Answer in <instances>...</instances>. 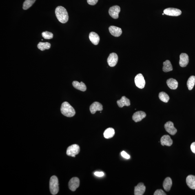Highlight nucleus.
Masks as SVG:
<instances>
[{
  "mask_svg": "<svg viewBox=\"0 0 195 195\" xmlns=\"http://www.w3.org/2000/svg\"><path fill=\"white\" fill-rule=\"evenodd\" d=\"M164 14H164V13H163V14H162V15H164Z\"/></svg>",
  "mask_w": 195,
  "mask_h": 195,
  "instance_id": "obj_35",
  "label": "nucleus"
},
{
  "mask_svg": "<svg viewBox=\"0 0 195 195\" xmlns=\"http://www.w3.org/2000/svg\"><path fill=\"white\" fill-rule=\"evenodd\" d=\"M120 12V8L118 5H114L110 7L109 11L110 16L114 19H118Z\"/></svg>",
  "mask_w": 195,
  "mask_h": 195,
  "instance_id": "obj_9",
  "label": "nucleus"
},
{
  "mask_svg": "<svg viewBox=\"0 0 195 195\" xmlns=\"http://www.w3.org/2000/svg\"><path fill=\"white\" fill-rule=\"evenodd\" d=\"M118 61V57L115 53H112L109 55L107 59V63L111 67H114L117 64Z\"/></svg>",
  "mask_w": 195,
  "mask_h": 195,
  "instance_id": "obj_8",
  "label": "nucleus"
},
{
  "mask_svg": "<svg viewBox=\"0 0 195 195\" xmlns=\"http://www.w3.org/2000/svg\"><path fill=\"white\" fill-rule=\"evenodd\" d=\"M163 71L164 72H167L173 70V67L170 61L167 60L164 62Z\"/></svg>",
  "mask_w": 195,
  "mask_h": 195,
  "instance_id": "obj_24",
  "label": "nucleus"
},
{
  "mask_svg": "<svg viewBox=\"0 0 195 195\" xmlns=\"http://www.w3.org/2000/svg\"><path fill=\"white\" fill-rule=\"evenodd\" d=\"M195 85V76H191L187 80V85L189 90H191L193 88Z\"/></svg>",
  "mask_w": 195,
  "mask_h": 195,
  "instance_id": "obj_26",
  "label": "nucleus"
},
{
  "mask_svg": "<svg viewBox=\"0 0 195 195\" xmlns=\"http://www.w3.org/2000/svg\"><path fill=\"white\" fill-rule=\"evenodd\" d=\"M55 13L56 17L60 22L64 24L68 21L69 16L68 12L64 7L61 6L56 7Z\"/></svg>",
  "mask_w": 195,
  "mask_h": 195,
  "instance_id": "obj_1",
  "label": "nucleus"
},
{
  "mask_svg": "<svg viewBox=\"0 0 195 195\" xmlns=\"http://www.w3.org/2000/svg\"><path fill=\"white\" fill-rule=\"evenodd\" d=\"M135 83L138 88L142 89L145 87V81L143 74H139L136 75L134 78Z\"/></svg>",
  "mask_w": 195,
  "mask_h": 195,
  "instance_id": "obj_5",
  "label": "nucleus"
},
{
  "mask_svg": "<svg viewBox=\"0 0 195 195\" xmlns=\"http://www.w3.org/2000/svg\"><path fill=\"white\" fill-rule=\"evenodd\" d=\"M94 174L96 176L101 177L104 175V173L102 172H94Z\"/></svg>",
  "mask_w": 195,
  "mask_h": 195,
  "instance_id": "obj_33",
  "label": "nucleus"
},
{
  "mask_svg": "<svg viewBox=\"0 0 195 195\" xmlns=\"http://www.w3.org/2000/svg\"><path fill=\"white\" fill-rule=\"evenodd\" d=\"M80 147L77 144H74L68 147L67 150V154L69 156L75 157V156L79 153Z\"/></svg>",
  "mask_w": 195,
  "mask_h": 195,
  "instance_id": "obj_4",
  "label": "nucleus"
},
{
  "mask_svg": "<svg viewBox=\"0 0 195 195\" xmlns=\"http://www.w3.org/2000/svg\"><path fill=\"white\" fill-rule=\"evenodd\" d=\"M190 149L192 152L195 154V142H194L191 144Z\"/></svg>",
  "mask_w": 195,
  "mask_h": 195,
  "instance_id": "obj_34",
  "label": "nucleus"
},
{
  "mask_svg": "<svg viewBox=\"0 0 195 195\" xmlns=\"http://www.w3.org/2000/svg\"><path fill=\"white\" fill-rule=\"evenodd\" d=\"M172 185V179L169 177H167L165 178L163 182V188L166 191L169 192L171 190Z\"/></svg>",
  "mask_w": 195,
  "mask_h": 195,
  "instance_id": "obj_21",
  "label": "nucleus"
},
{
  "mask_svg": "<svg viewBox=\"0 0 195 195\" xmlns=\"http://www.w3.org/2000/svg\"><path fill=\"white\" fill-rule=\"evenodd\" d=\"M160 143L163 146L165 145L168 146H170L172 145L173 141L171 139L170 136L167 135H165L162 137L160 139Z\"/></svg>",
  "mask_w": 195,
  "mask_h": 195,
  "instance_id": "obj_16",
  "label": "nucleus"
},
{
  "mask_svg": "<svg viewBox=\"0 0 195 195\" xmlns=\"http://www.w3.org/2000/svg\"><path fill=\"white\" fill-rule=\"evenodd\" d=\"M189 56L187 54L182 53L180 56L179 64L182 67H185L188 64Z\"/></svg>",
  "mask_w": 195,
  "mask_h": 195,
  "instance_id": "obj_11",
  "label": "nucleus"
},
{
  "mask_svg": "<svg viewBox=\"0 0 195 195\" xmlns=\"http://www.w3.org/2000/svg\"><path fill=\"white\" fill-rule=\"evenodd\" d=\"M164 14L166 15L172 16H178L181 15V11L179 9L173 8H169L164 10Z\"/></svg>",
  "mask_w": 195,
  "mask_h": 195,
  "instance_id": "obj_6",
  "label": "nucleus"
},
{
  "mask_svg": "<svg viewBox=\"0 0 195 195\" xmlns=\"http://www.w3.org/2000/svg\"><path fill=\"white\" fill-rule=\"evenodd\" d=\"M111 34L115 37H118L121 35L122 30L121 28L114 26H111L109 28Z\"/></svg>",
  "mask_w": 195,
  "mask_h": 195,
  "instance_id": "obj_13",
  "label": "nucleus"
},
{
  "mask_svg": "<svg viewBox=\"0 0 195 195\" xmlns=\"http://www.w3.org/2000/svg\"><path fill=\"white\" fill-rule=\"evenodd\" d=\"M61 111L63 115L67 117H72L75 115L74 109L68 102H65L62 104Z\"/></svg>",
  "mask_w": 195,
  "mask_h": 195,
  "instance_id": "obj_2",
  "label": "nucleus"
},
{
  "mask_svg": "<svg viewBox=\"0 0 195 195\" xmlns=\"http://www.w3.org/2000/svg\"><path fill=\"white\" fill-rule=\"evenodd\" d=\"M90 110L91 113L94 114L97 111H101L103 110V106L101 103L98 102H94L90 105Z\"/></svg>",
  "mask_w": 195,
  "mask_h": 195,
  "instance_id": "obj_12",
  "label": "nucleus"
},
{
  "mask_svg": "<svg viewBox=\"0 0 195 195\" xmlns=\"http://www.w3.org/2000/svg\"><path fill=\"white\" fill-rule=\"evenodd\" d=\"M80 185L79 178L76 177L72 178L69 182L68 186L70 190L74 192Z\"/></svg>",
  "mask_w": 195,
  "mask_h": 195,
  "instance_id": "obj_7",
  "label": "nucleus"
},
{
  "mask_svg": "<svg viewBox=\"0 0 195 195\" xmlns=\"http://www.w3.org/2000/svg\"><path fill=\"white\" fill-rule=\"evenodd\" d=\"M51 46V44L49 42H40L37 45L38 48L42 51H44L45 50H48L50 48Z\"/></svg>",
  "mask_w": 195,
  "mask_h": 195,
  "instance_id": "obj_25",
  "label": "nucleus"
},
{
  "mask_svg": "<svg viewBox=\"0 0 195 195\" xmlns=\"http://www.w3.org/2000/svg\"><path fill=\"white\" fill-rule=\"evenodd\" d=\"M146 187L143 183H140L135 187L134 194L135 195H143L144 193Z\"/></svg>",
  "mask_w": 195,
  "mask_h": 195,
  "instance_id": "obj_14",
  "label": "nucleus"
},
{
  "mask_svg": "<svg viewBox=\"0 0 195 195\" xmlns=\"http://www.w3.org/2000/svg\"><path fill=\"white\" fill-rule=\"evenodd\" d=\"M50 192L52 195L57 194L59 191V181L57 177L52 176L50 181Z\"/></svg>",
  "mask_w": 195,
  "mask_h": 195,
  "instance_id": "obj_3",
  "label": "nucleus"
},
{
  "mask_svg": "<svg viewBox=\"0 0 195 195\" xmlns=\"http://www.w3.org/2000/svg\"><path fill=\"white\" fill-rule=\"evenodd\" d=\"M36 0H25L23 3V8L24 10H27L30 8L35 2Z\"/></svg>",
  "mask_w": 195,
  "mask_h": 195,
  "instance_id": "obj_28",
  "label": "nucleus"
},
{
  "mask_svg": "<svg viewBox=\"0 0 195 195\" xmlns=\"http://www.w3.org/2000/svg\"><path fill=\"white\" fill-rule=\"evenodd\" d=\"M167 84L169 88L175 90L178 88V83L177 81L174 78H171L167 81Z\"/></svg>",
  "mask_w": 195,
  "mask_h": 195,
  "instance_id": "obj_22",
  "label": "nucleus"
},
{
  "mask_svg": "<svg viewBox=\"0 0 195 195\" xmlns=\"http://www.w3.org/2000/svg\"><path fill=\"white\" fill-rule=\"evenodd\" d=\"M42 35L45 39H52L53 37V34L52 32L47 31L42 33Z\"/></svg>",
  "mask_w": 195,
  "mask_h": 195,
  "instance_id": "obj_29",
  "label": "nucleus"
},
{
  "mask_svg": "<svg viewBox=\"0 0 195 195\" xmlns=\"http://www.w3.org/2000/svg\"><path fill=\"white\" fill-rule=\"evenodd\" d=\"M72 85L74 88L82 92H85L86 90V86L83 82L80 83L77 81H74L72 83Z\"/></svg>",
  "mask_w": 195,
  "mask_h": 195,
  "instance_id": "obj_20",
  "label": "nucleus"
},
{
  "mask_svg": "<svg viewBox=\"0 0 195 195\" xmlns=\"http://www.w3.org/2000/svg\"><path fill=\"white\" fill-rule=\"evenodd\" d=\"M154 195H167L162 189H158L156 191L154 194Z\"/></svg>",
  "mask_w": 195,
  "mask_h": 195,
  "instance_id": "obj_30",
  "label": "nucleus"
},
{
  "mask_svg": "<svg viewBox=\"0 0 195 195\" xmlns=\"http://www.w3.org/2000/svg\"><path fill=\"white\" fill-rule=\"evenodd\" d=\"M146 116V115L145 112L139 111L134 114L132 116V119L135 122H138L141 121Z\"/></svg>",
  "mask_w": 195,
  "mask_h": 195,
  "instance_id": "obj_15",
  "label": "nucleus"
},
{
  "mask_svg": "<svg viewBox=\"0 0 195 195\" xmlns=\"http://www.w3.org/2000/svg\"><path fill=\"white\" fill-rule=\"evenodd\" d=\"M186 183L189 188L195 189V176L192 175L187 176L186 178Z\"/></svg>",
  "mask_w": 195,
  "mask_h": 195,
  "instance_id": "obj_19",
  "label": "nucleus"
},
{
  "mask_svg": "<svg viewBox=\"0 0 195 195\" xmlns=\"http://www.w3.org/2000/svg\"><path fill=\"white\" fill-rule=\"evenodd\" d=\"M121 156L126 159H129L130 158V156L129 154H127L125 151H123L121 153Z\"/></svg>",
  "mask_w": 195,
  "mask_h": 195,
  "instance_id": "obj_31",
  "label": "nucleus"
},
{
  "mask_svg": "<svg viewBox=\"0 0 195 195\" xmlns=\"http://www.w3.org/2000/svg\"><path fill=\"white\" fill-rule=\"evenodd\" d=\"M89 38L90 41L94 45H96L98 44L100 41V37L99 35L96 33L91 32L89 35Z\"/></svg>",
  "mask_w": 195,
  "mask_h": 195,
  "instance_id": "obj_18",
  "label": "nucleus"
},
{
  "mask_svg": "<svg viewBox=\"0 0 195 195\" xmlns=\"http://www.w3.org/2000/svg\"><path fill=\"white\" fill-rule=\"evenodd\" d=\"M87 3L89 5H93L97 3L98 0H87Z\"/></svg>",
  "mask_w": 195,
  "mask_h": 195,
  "instance_id": "obj_32",
  "label": "nucleus"
},
{
  "mask_svg": "<svg viewBox=\"0 0 195 195\" xmlns=\"http://www.w3.org/2000/svg\"><path fill=\"white\" fill-rule=\"evenodd\" d=\"M115 134L114 129L112 127H109L105 130L104 132L103 135L104 137L106 139H110L113 137Z\"/></svg>",
  "mask_w": 195,
  "mask_h": 195,
  "instance_id": "obj_23",
  "label": "nucleus"
},
{
  "mask_svg": "<svg viewBox=\"0 0 195 195\" xmlns=\"http://www.w3.org/2000/svg\"><path fill=\"white\" fill-rule=\"evenodd\" d=\"M165 128L166 131L171 135H174L177 132V130L174 126L172 122L169 121L165 124Z\"/></svg>",
  "mask_w": 195,
  "mask_h": 195,
  "instance_id": "obj_10",
  "label": "nucleus"
},
{
  "mask_svg": "<svg viewBox=\"0 0 195 195\" xmlns=\"http://www.w3.org/2000/svg\"><path fill=\"white\" fill-rule=\"evenodd\" d=\"M159 97L161 101L165 103H167L169 99V97L166 93L164 92H161L159 95Z\"/></svg>",
  "mask_w": 195,
  "mask_h": 195,
  "instance_id": "obj_27",
  "label": "nucleus"
},
{
  "mask_svg": "<svg viewBox=\"0 0 195 195\" xmlns=\"http://www.w3.org/2000/svg\"><path fill=\"white\" fill-rule=\"evenodd\" d=\"M117 104L120 108L124 106H129L131 105L130 100L125 96H122L121 99L118 100Z\"/></svg>",
  "mask_w": 195,
  "mask_h": 195,
  "instance_id": "obj_17",
  "label": "nucleus"
}]
</instances>
